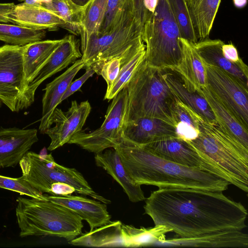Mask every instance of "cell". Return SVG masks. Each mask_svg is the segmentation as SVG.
I'll return each instance as SVG.
<instances>
[{
	"mask_svg": "<svg viewBox=\"0 0 248 248\" xmlns=\"http://www.w3.org/2000/svg\"><path fill=\"white\" fill-rule=\"evenodd\" d=\"M145 199V214L155 226H165L179 237L247 227L246 208L223 191L158 188Z\"/></svg>",
	"mask_w": 248,
	"mask_h": 248,
	"instance_id": "6da1fadb",
	"label": "cell"
},
{
	"mask_svg": "<svg viewBox=\"0 0 248 248\" xmlns=\"http://www.w3.org/2000/svg\"><path fill=\"white\" fill-rule=\"evenodd\" d=\"M113 148L118 153L129 177L140 186L223 191L230 185L212 173L164 159L144 146L124 139Z\"/></svg>",
	"mask_w": 248,
	"mask_h": 248,
	"instance_id": "7a4b0ae2",
	"label": "cell"
},
{
	"mask_svg": "<svg viewBox=\"0 0 248 248\" xmlns=\"http://www.w3.org/2000/svg\"><path fill=\"white\" fill-rule=\"evenodd\" d=\"M199 130L196 138L186 141L219 177L248 192V148L217 123L202 119Z\"/></svg>",
	"mask_w": 248,
	"mask_h": 248,
	"instance_id": "3957f363",
	"label": "cell"
},
{
	"mask_svg": "<svg viewBox=\"0 0 248 248\" xmlns=\"http://www.w3.org/2000/svg\"><path fill=\"white\" fill-rule=\"evenodd\" d=\"M16 201L20 237L51 236L70 242L81 234L82 219L70 209L44 199L19 197Z\"/></svg>",
	"mask_w": 248,
	"mask_h": 248,
	"instance_id": "277c9868",
	"label": "cell"
},
{
	"mask_svg": "<svg viewBox=\"0 0 248 248\" xmlns=\"http://www.w3.org/2000/svg\"><path fill=\"white\" fill-rule=\"evenodd\" d=\"M126 87L128 94L127 121L141 117H153L174 125L172 108L175 97L163 77L162 70L148 65L144 60Z\"/></svg>",
	"mask_w": 248,
	"mask_h": 248,
	"instance_id": "5b68a950",
	"label": "cell"
},
{
	"mask_svg": "<svg viewBox=\"0 0 248 248\" xmlns=\"http://www.w3.org/2000/svg\"><path fill=\"white\" fill-rule=\"evenodd\" d=\"M142 39L145 62L160 70H172L182 55L181 35L167 0H158L154 13L144 25Z\"/></svg>",
	"mask_w": 248,
	"mask_h": 248,
	"instance_id": "8992f818",
	"label": "cell"
},
{
	"mask_svg": "<svg viewBox=\"0 0 248 248\" xmlns=\"http://www.w3.org/2000/svg\"><path fill=\"white\" fill-rule=\"evenodd\" d=\"M19 164L22 176L42 193L50 194L52 184L63 182L74 187L77 193L91 197L106 204L111 202L93 191L80 172L75 168L58 164L51 154L40 155L28 151Z\"/></svg>",
	"mask_w": 248,
	"mask_h": 248,
	"instance_id": "52a82bcc",
	"label": "cell"
},
{
	"mask_svg": "<svg viewBox=\"0 0 248 248\" xmlns=\"http://www.w3.org/2000/svg\"><path fill=\"white\" fill-rule=\"evenodd\" d=\"M128 94L126 86L112 99L102 125L86 133L85 130L75 134L68 143L75 144L95 154L113 148L123 140L127 121Z\"/></svg>",
	"mask_w": 248,
	"mask_h": 248,
	"instance_id": "ba28073f",
	"label": "cell"
},
{
	"mask_svg": "<svg viewBox=\"0 0 248 248\" xmlns=\"http://www.w3.org/2000/svg\"><path fill=\"white\" fill-rule=\"evenodd\" d=\"M142 30L135 19L128 20L111 32L103 35H92L81 49L84 68L91 67L98 75L103 65L142 40Z\"/></svg>",
	"mask_w": 248,
	"mask_h": 248,
	"instance_id": "9c48e42d",
	"label": "cell"
},
{
	"mask_svg": "<svg viewBox=\"0 0 248 248\" xmlns=\"http://www.w3.org/2000/svg\"><path fill=\"white\" fill-rule=\"evenodd\" d=\"M23 50V46L0 47V106L4 104L13 112L22 110L26 88Z\"/></svg>",
	"mask_w": 248,
	"mask_h": 248,
	"instance_id": "30bf717a",
	"label": "cell"
},
{
	"mask_svg": "<svg viewBox=\"0 0 248 248\" xmlns=\"http://www.w3.org/2000/svg\"><path fill=\"white\" fill-rule=\"evenodd\" d=\"M203 64L207 87L248 128V86L218 67Z\"/></svg>",
	"mask_w": 248,
	"mask_h": 248,
	"instance_id": "8fae6325",
	"label": "cell"
},
{
	"mask_svg": "<svg viewBox=\"0 0 248 248\" xmlns=\"http://www.w3.org/2000/svg\"><path fill=\"white\" fill-rule=\"evenodd\" d=\"M79 46V41L73 35L62 39L46 63L28 83L23 95L22 109L33 103L35 91L44 81L81 58Z\"/></svg>",
	"mask_w": 248,
	"mask_h": 248,
	"instance_id": "7c38bea8",
	"label": "cell"
},
{
	"mask_svg": "<svg viewBox=\"0 0 248 248\" xmlns=\"http://www.w3.org/2000/svg\"><path fill=\"white\" fill-rule=\"evenodd\" d=\"M91 109L87 100L79 104L73 101L66 112L56 108L49 120L48 128L44 133L51 140L48 150H54L68 143L75 134L82 130Z\"/></svg>",
	"mask_w": 248,
	"mask_h": 248,
	"instance_id": "4fadbf2b",
	"label": "cell"
},
{
	"mask_svg": "<svg viewBox=\"0 0 248 248\" xmlns=\"http://www.w3.org/2000/svg\"><path fill=\"white\" fill-rule=\"evenodd\" d=\"M141 146L164 159L218 176L215 169L204 161L186 141L178 137L161 139Z\"/></svg>",
	"mask_w": 248,
	"mask_h": 248,
	"instance_id": "5bb4252c",
	"label": "cell"
},
{
	"mask_svg": "<svg viewBox=\"0 0 248 248\" xmlns=\"http://www.w3.org/2000/svg\"><path fill=\"white\" fill-rule=\"evenodd\" d=\"M38 141L36 129L0 127V168L17 165Z\"/></svg>",
	"mask_w": 248,
	"mask_h": 248,
	"instance_id": "9a60e30c",
	"label": "cell"
},
{
	"mask_svg": "<svg viewBox=\"0 0 248 248\" xmlns=\"http://www.w3.org/2000/svg\"><path fill=\"white\" fill-rule=\"evenodd\" d=\"M46 200L61 205L88 222L90 231L110 221L111 216L106 203L80 196L46 195Z\"/></svg>",
	"mask_w": 248,
	"mask_h": 248,
	"instance_id": "2e32d148",
	"label": "cell"
},
{
	"mask_svg": "<svg viewBox=\"0 0 248 248\" xmlns=\"http://www.w3.org/2000/svg\"><path fill=\"white\" fill-rule=\"evenodd\" d=\"M170 137H177L174 125L153 117H141L127 121L123 133L124 140L139 145Z\"/></svg>",
	"mask_w": 248,
	"mask_h": 248,
	"instance_id": "e0dca14e",
	"label": "cell"
},
{
	"mask_svg": "<svg viewBox=\"0 0 248 248\" xmlns=\"http://www.w3.org/2000/svg\"><path fill=\"white\" fill-rule=\"evenodd\" d=\"M179 40L182 46L181 57L171 70L179 76L188 90L198 92L207 86L203 61L193 43L181 37Z\"/></svg>",
	"mask_w": 248,
	"mask_h": 248,
	"instance_id": "ac0fdd59",
	"label": "cell"
},
{
	"mask_svg": "<svg viewBox=\"0 0 248 248\" xmlns=\"http://www.w3.org/2000/svg\"><path fill=\"white\" fill-rule=\"evenodd\" d=\"M158 245L200 248L248 247V234L240 230H227L205 233L190 238L165 239Z\"/></svg>",
	"mask_w": 248,
	"mask_h": 248,
	"instance_id": "d6986e66",
	"label": "cell"
},
{
	"mask_svg": "<svg viewBox=\"0 0 248 248\" xmlns=\"http://www.w3.org/2000/svg\"><path fill=\"white\" fill-rule=\"evenodd\" d=\"M84 66L81 59L77 60L72 66L47 84L43 89L45 93L42 99V114L39 128L41 133L44 134L48 128V123L54 110L61 103L62 97L75 76Z\"/></svg>",
	"mask_w": 248,
	"mask_h": 248,
	"instance_id": "ffe728a7",
	"label": "cell"
},
{
	"mask_svg": "<svg viewBox=\"0 0 248 248\" xmlns=\"http://www.w3.org/2000/svg\"><path fill=\"white\" fill-rule=\"evenodd\" d=\"M12 23L36 30L64 28L65 21L41 5L23 2L15 5L10 14Z\"/></svg>",
	"mask_w": 248,
	"mask_h": 248,
	"instance_id": "44dd1931",
	"label": "cell"
},
{
	"mask_svg": "<svg viewBox=\"0 0 248 248\" xmlns=\"http://www.w3.org/2000/svg\"><path fill=\"white\" fill-rule=\"evenodd\" d=\"M94 159L96 165L105 170L121 186L130 202H137L145 200L141 186L129 177L114 148L95 154Z\"/></svg>",
	"mask_w": 248,
	"mask_h": 248,
	"instance_id": "7402d4cb",
	"label": "cell"
},
{
	"mask_svg": "<svg viewBox=\"0 0 248 248\" xmlns=\"http://www.w3.org/2000/svg\"><path fill=\"white\" fill-rule=\"evenodd\" d=\"M163 77L175 97L192 108L205 121L217 123L205 98L198 92L188 90L179 76L170 69L162 70Z\"/></svg>",
	"mask_w": 248,
	"mask_h": 248,
	"instance_id": "603a6c76",
	"label": "cell"
},
{
	"mask_svg": "<svg viewBox=\"0 0 248 248\" xmlns=\"http://www.w3.org/2000/svg\"><path fill=\"white\" fill-rule=\"evenodd\" d=\"M224 43L220 39L207 38L193 45L203 62L223 69L248 86V71L225 58L221 49Z\"/></svg>",
	"mask_w": 248,
	"mask_h": 248,
	"instance_id": "cb8c5ba5",
	"label": "cell"
},
{
	"mask_svg": "<svg viewBox=\"0 0 248 248\" xmlns=\"http://www.w3.org/2000/svg\"><path fill=\"white\" fill-rule=\"evenodd\" d=\"M198 92L207 102L217 123L248 148V128L207 87Z\"/></svg>",
	"mask_w": 248,
	"mask_h": 248,
	"instance_id": "d4e9b609",
	"label": "cell"
},
{
	"mask_svg": "<svg viewBox=\"0 0 248 248\" xmlns=\"http://www.w3.org/2000/svg\"><path fill=\"white\" fill-rule=\"evenodd\" d=\"M120 221H111L77 237L73 245L91 247H124Z\"/></svg>",
	"mask_w": 248,
	"mask_h": 248,
	"instance_id": "484cf974",
	"label": "cell"
},
{
	"mask_svg": "<svg viewBox=\"0 0 248 248\" xmlns=\"http://www.w3.org/2000/svg\"><path fill=\"white\" fill-rule=\"evenodd\" d=\"M61 41L62 39L40 40L23 46V65L26 87Z\"/></svg>",
	"mask_w": 248,
	"mask_h": 248,
	"instance_id": "4316f807",
	"label": "cell"
},
{
	"mask_svg": "<svg viewBox=\"0 0 248 248\" xmlns=\"http://www.w3.org/2000/svg\"><path fill=\"white\" fill-rule=\"evenodd\" d=\"M194 29L199 40L208 38L221 0H186Z\"/></svg>",
	"mask_w": 248,
	"mask_h": 248,
	"instance_id": "83f0119b",
	"label": "cell"
},
{
	"mask_svg": "<svg viewBox=\"0 0 248 248\" xmlns=\"http://www.w3.org/2000/svg\"><path fill=\"white\" fill-rule=\"evenodd\" d=\"M172 232L169 228L162 225L151 228H136L122 224V233L124 247L137 248L158 245L166 239V233Z\"/></svg>",
	"mask_w": 248,
	"mask_h": 248,
	"instance_id": "f1b7e54d",
	"label": "cell"
},
{
	"mask_svg": "<svg viewBox=\"0 0 248 248\" xmlns=\"http://www.w3.org/2000/svg\"><path fill=\"white\" fill-rule=\"evenodd\" d=\"M172 117L178 137L189 141L198 135L199 122L203 118L176 97L172 108Z\"/></svg>",
	"mask_w": 248,
	"mask_h": 248,
	"instance_id": "f546056e",
	"label": "cell"
},
{
	"mask_svg": "<svg viewBox=\"0 0 248 248\" xmlns=\"http://www.w3.org/2000/svg\"><path fill=\"white\" fill-rule=\"evenodd\" d=\"M41 6L62 18L66 22L64 29L74 35L79 34L84 6L78 5L72 0H47Z\"/></svg>",
	"mask_w": 248,
	"mask_h": 248,
	"instance_id": "4dcf8cb0",
	"label": "cell"
},
{
	"mask_svg": "<svg viewBox=\"0 0 248 248\" xmlns=\"http://www.w3.org/2000/svg\"><path fill=\"white\" fill-rule=\"evenodd\" d=\"M108 0H90L84 6L80 27L81 49L92 35H97L105 14Z\"/></svg>",
	"mask_w": 248,
	"mask_h": 248,
	"instance_id": "1f68e13d",
	"label": "cell"
},
{
	"mask_svg": "<svg viewBox=\"0 0 248 248\" xmlns=\"http://www.w3.org/2000/svg\"><path fill=\"white\" fill-rule=\"evenodd\" d=\"M131 19H135L133 0H108L103 22L97 35L94 36L110 32L121 23Z\"/></svg>",
	"mask_w": 248,
	"mask_h": 248,
	"instance_id": "d6a6232c",
	"label": "cell"
},
{
	"mask_svg": "<svg viewBox=\"0 0 248 248\" xmlns=\"http://www.w3.org/2000/svg\"><path fill=\"white\" fill-rule=\"evenodd\" d=\"M45 35L44 30H36L17 25L0 23V41L9 45L25 46L42 40Z\"/></svg>",
	"mask_w": 248,
	"mask_h": 248,
	"instance_id": "836d02e7",
	"label": "cell"
},
{
	"mask_svg": "<svg viewBox=\"0 0 248 248\" xmlns=\"http://www.w3.org/2000/svg\"><path fill=\"white\" fill-rule=\"evenodd\" d=\"M181 38L195 44L199 40L196 34L186 0H167Z\"/></svg>",
	"mask_w": 248,
	"mask_h": 248,
	"instance_id": "e575fe53",
	"label": "cell"
},
{
	"mask_svg": "<svg viewBox=\"0 0 248 248\" xmlns=\"http://www.w3.org/2000/svg\"><path fill=\"white\" fill-rule=\"evenodd\" d=\"M145 48V44L143 40H141L133 45L121 55L106 62L103 65L100 75L107 83L106 93L110 90L122 66Z\"/></svg>",
	"mask_w": 248,
	"mask_h": 248,
	"instance_id": "d590c367",
	"label": "cell"
},
{
	"mask_svg": "<svg viewBox=\"0 0 248 248\" xmlns=\"http://www.w3.org/2000/svg\"><path fill=\"white\" fill-rule=\"evenodd\" d=\"M145 55V48L141 50L122 66L110 90L108 93H106L104 99H112L126 86L139 65L144 60Z\"/></svg>",
	"mask_w": 248,
	"mask_h": 248,
	"instance_id": "8d00e7d4",
	"label": "cell"
},
{
	"mask_svg": "<svg viewBox=\"0 0 248 248\" xmlns=\"http://www.w3.org/2000/svg\"><path fill=\"white\" fill-rule=\"evenodd\" d=\"M0 188L31 198L46 200L44 195L33 187L22 176L19 178H11L0 175Z\"/></svg>",
	"mask_w": 248,
	"mask_h": 248,
	"instance_id": "74e56055",
	"label": "cell"
},
{
	"mask_svg": "<svg viewBox=\"0 0 248 248\" xmlns=\"http://www.w3.org/2000/svg\"><path fill=\"white\" fill-rule=\"evenodd\" d=\"M221 49L222 54L226 59L238 65L243 69L248 71V66L239 57L237 49L232 43L231 42L227 44L224 43Z\"/></svg>",
	"mask_w": 248,
	"mask_h": 248,
	"instance_id": "f35d334b",
	"label": "cell"
},
{
	"mask_svg": "<svg viewBox=\"0 0 248 248\" xmlns=\"http://www.w3.org/2000/svg\"><path fill=\"white\" fill-rule=\"evenodd\" d=\"M85 73L81 77L70 83L62 97L61 103L79 90L86 81L95 73V71L91 67H88L85 68Z\"/></svg>",
	"mask_w": 248,
	"mask_h": 248,
	"instance_id": "ab89813d",
	"label": "cell"
},
{
	"mask_svg": "<svg viewBox=\"0 0 248 248\" xmlns=\"http://www.w3.org/2000/svg\"><path fill=\"white\" fill-rule=\"evenodd\" d=\"M134 15L137 24L142 30L147 20L146 12L143 6V0H133Z\"/></svg>",
	"mask_w": 248,
	"mask_h": 248,
	"instance_id": "60d3db41",
	"label": "cell"
},
{
	"mask_svg": "<svg viewBox=\"0 0 248 248\" xmlns=\"http://www.w3.org/2000/svg\"><path fill=\"white\" fill-rule=\"evenodd\" d=\"M74 192L76 193L75 188L71 185L63 182H58L52 184L50 194L53 195H67Z\"/></svg>",
	"mask_w": 248,
	"mask_h": 248,
	"instance_id": "b9f144b4",
	"label": "cell"
},
{
	"mask_svg": "<svg viewBox=\"0 0 248 248\" xmlns=\"http://www.w3.org/2000/svg\"><path fill=\"white\" fill-rule=\"evenodd\" d=\"M15 4L14 3H0V22L12 23L10 16L13 11Z\"/></svg>",
	"mask_w": 248,
	"mask_h": 248,
	"instance_id": "7bdbcfd3",
	"label": "cell"
},
{
	"mask_svg": "<svg viewBox=\"0 0 248 248\" xmlns=\"http://www.w3.org/2000/svg\"><path fill=\"white\" fill-rule=\"evenodd\" d=\"M158 2V0H143V6L146 14L147 20L154 13Z\"/></svg>",
	"mask_w": 248,
	"mask_h": 248,
	"instance_id": "ee69618b",
	"label": "cell"
},
{
	"mask_svg": "<svg viewBox=\"0 0 248 248\" xmlns=\"http://www.w3.org/2000/svg\"><path fill=\"white\" fill-rule=\"evenodd\" d=\"M234 6L238 9L244 8L248 3V0H232Z\"/></svg>",
	"mask_w": 248,
	"mask_h": 248,
	"instance_id": "f6af8a7d",
	"label": "cell"
},
{
	"mask_svg": "<svg viewBox=\"0 0 248 248\" xmlns=\"http://www.w3.org/2000/svg\"><path fill=\"white\" fill-rule=\"evenodd\" d=\"M20 1H23L24 3L36 5H41V3L47 0H18Z\"/></svg>",
	"mask_w": 248,
	"mask_h": 248,
	"instance_id": "bcb514c9",
	"label": "cell"
},
{
	"mask_svg": "<svg viewBox=\"0 0 248 248\" xmlns=\"http://www.w3.org/2000/svg\"><path fill=\"white\" fill-rule=\"evenodd\" d=\"M78 5L83 6L88 2L90 0H72Z\"/></svg>",
	"mask_w": 248,
	"mask_h": 248,
	"instance_id": "7dc6e473",
	"label": "cell"
}]
</instances>
